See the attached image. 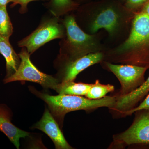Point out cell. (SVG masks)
<instances>
[{"mask_svg": "<svg viewBox=\"0 0 149 149\" xmlns=\"http://www.w3.org/2000/svg\"><path fill=\"white\" fill-rule=\"evenodd\" d=\"M149 68V16L141 11L132 20L129 36L116 47L104 54V61Z\"/></svg>", "mask_w": 149, "mask_h": 149, "instance_id": "cell-1", "label": "cell"}, {"mask_svg": "<svg viewBox=\"0 0 149 149\" xmlns=\"http://www.w3.org/2000/svg\"><path fill=\"white\" fill-rule=\"evenodd\" d=\"M34 95L47 104L50 111L62 128L65 114L78 110L91 111L99 108L106 107L111 109L114 106L116 96H105L102 99L92 100L82 96L59 95H50L29 87Z\"/></svg>", "mask_w": 149, "mask_h": 149, "instance_id": "cell-2", "label": "cell"}, {"mask_svg": "<svg viewBox=\"0 0 149 149\" xmlns=\"http://www.w3.org/2000/svg\"><path fill=\"white\" fill-rule=\"evenodd\" d=\"M62 22L65 27V35L60 45L61 60H75L89 54L103 52L96 35L85 33L78 26L73 15H67Z\"/></svg>", "mask_w": 149, "mask_h": 149, "instance_id": "cell-3", "label": "cell"}, {"mask_svg": "<svg viewBox=\"0 0 149 149\" xmlns=\"http://www.w3.org/2000/svg\"><path fill=\"white\" fill-rule=\"evenodd\" d=\"M132 12L119 2L104 0L94 4L90 19L89 29L92 34L104 29L110 36L118 33L130 19Z\"/></svg>", "mask_w": 149, "mask_h": 149, "instance_id": "cell-4", "label": "cell"}, {"mask_svg": "<svg viewBox=\"0 0 149 149\" xmlns=\"http://www.w3.org/2000/svg\"><path fill=\"white\" fill-rule=\"evenodd\" d=\"M21 59L16 72L10 77L3 80L4 84L15 81H29L38 83L45 89L56 90L60 83L58 78L41 72L32 63L30 55L25 47H22L18 54Z\"/></svg>", "mask_w": 149, "mask_h": 149, "instance_id": "cell-5", "label": "cell"}, {"mask_svg": "<svg viewBox=\"0 0 149 149\" xmlns=\"http://www.w3.org/2000/svg\"><path fill=\"white\" fill-rule=\"evenodd\" d=\"M65 29L58 17L47 19L30 35L18 42L19 47H25L31 55L46 43L56 39L65 37Z\"/></svg>", "mask_w": 149, "mask_h": 149, "instance_id": "cell-6", "label": "cell"}, {"mask_svg": "<svg viewBox=\"0 0 149 149\" xmlns=\"http://www.w3.org/2000/svg\"><path fill=\"white\" fill-rule=\"evenodd\" d=\"M132 124L125 131L113 135V146L141 145L149 146V110L135 112Z\"/></svg>", "mask_w": 149, "mask_h": 149, "instance_id": "cell-7", "label": "cell"}, {"mask_svg": "<svg viewBox=\"0 0 149 149\" xmlns=\"http://www.w3.org/2000/svg\"><path fill=\"white\" fill-rule=\"evenodd\" d=\"M107 69L113 73L121 87L116 96L129 94L141 86L145 81V74L148 68L128 64H117L104 61Z\"/></svg>", "mask_w": 149, "mask_h": 149, "instance_id": "cell-8", "label": "cell"}, {"mask_svg": "<svg viewBox=\"0 0 149 149\" xmlns=\"http://www.w3.org/2000/svg\"><path fill=\"white\" fill-rule=\"evenodd\" d=\"M103 52L91 53L75 60L63 61V64L59 71L60 82L74 81L80 72L89 67L103 61Z\"/></svg>", "mask_w": 149, "mask_h": 149, "instance_id": "cell-9", "label": "cell"}, {"mask_svg": "<svg viewBox=\"0 0 149 149\" xmlns=\"http://www.w3.org/2000/svg\"><path fill=\"white\" fill-rule=\"evenodd\" d=\"M32 128L39 129L47 134L53 142L56 149H73L65 140L59 125L47 108L45 109L42 118Z\"/></svg>", "mask_w": 149, "mask_h": 149, "instance_id": "cell-10", "label": "cell"}, {"mask_svg": "<svg viewBox=\"0 0 149 149\" xmlns=\"http://www.w3.org/2000/svg\"><path fill=\"white\" fill-rule=\"evenodd\" d=\"M13 113L7 105L0 104V131L4 134L10 141L19 149V140L29 136V132L19 129L11 122Z\"/></svg>", "mask_w": 149, "mask_h": 149, "instance_id": "cell-11", "label": "cell"}, {"mask_svg": "<svg viewBox=\"0 0 149 149\" xmlns=\"http://www.w3.org/2000/svg\"><path fill=\"white\" fill-rule=\"evenodd\" d=\"M149 93V75L144 83L135 91L124 95H116L115 104L111 109L121 114L137 106Z\"/></svg>", "mask_w": 149, "mask_h": 149, "instance_id": "cell-12", "label": "cell"}, {"mask_svg": "<svg viewBox=\"0 0 149 149\" xmlns=\"http://www.w3.org/2000/svg\"><path fill=\"white\" fill-rule=\"evenodd\" d=\"M0 54L6 61V74L4 78L10 77L19 67L21 59L10 43L9 40L0 35Z\"/></svg>", "mask_w": 149, "mask_h": 149, "instance_id": "cell-13", "label": "cell"}, {"mask_svg": "<svg viewBox=\"0 0 149 149\" xmlns=\"http://www.w3.org/2000/svg\"><path fill=\"white\" fill-rule=\"evenodd\" d=\"M92 85V84L76 83L74 81L61 82L58 85L56 92L59 95L85 96Z\"/></svg>", "mask_w": 149, "mask_h": 149, "instance_id": "cell-14", "label": "cell"}, {"mask_svg": "<svg viewBox=\"0 0 149 149\" xmlns=\"http://www.w3.org/2000/svg\"><path fill=\"white\" fill-rule=\"evenodd\" d=\"M79 4L72 0H51L48 7L54 16L59 17L76 9Z\"/></svg>", "mask_w": 149, "mask_h": 149, "instance_id": "cell-15", "label": "cell"}, {"mask_svg": "<svg viewBox=\"0 0 149 149\" xmlns=\"http://www.w3.org/2000/svg\"><path fill=\"white\" fill-rule=\"evenodd\" d=\"M114 86L110 84L104 85L100 83L99 80H96L92 85L85 95L86 97L92 100H97L105 97L107 94L114 91Z\"/></svg>", "mask_w": 149, "mask_h": 149, "instance_id": "cell-16", "label": "cell"}, {"mask_svg": "<svg viewBox=\"0 0 149 149\" xmlns=\"http://www.w3.org/2000/svg\"><path fill=\"white\" fill-rule=\"evenodd\" d=\"M6 7H0V35L9 40L13 33V28Z\"/></svg>", "mask_w": 149, "mask_h": 149, "instance_id": "cell-17", "label": "cell"}, {"mask_svg": "<svg viewBox=\"0 0 149 149\" xmlns=\"http://www.w3.org/2000/svg\"><path fill=\"white\" fill-rule=\"evenodd\" d=\"M143 109L149 110V93L140 104L130 110L123 113L120 115L122 116H130L134 113L135 112Z\"/></svg>", "mask_w": 149, "mask_h": 149, "instance_id": "cell-18", "label": "cell"}, {"mask_svg": "<svg viewBox=\"0 0 149 149\" xmlns=\"http://www.w3.org/2000/svg\"><path fill=\"white\" fill-rule=\"evenodd\" d=\"M148 0H125L124 6L130 11L138 9L144 5Z\"/></svg>", "mask_w": 149, "mask_h": 149, "instance_id": "cell-19", "label": "cell"}, {"mask_svg": "<svg viewBox=\"0 0 149 149\" xmlns=\"http://www.w3.org/2000/svg\"><path fill=\"white\" fill-rule=\"evenodd\" d=\"M36 1H45V0H18L17 4L20 5L21 7L19 9V12L21 13H24L27 10V5L30 2Z\"/></svg>", "mask_w": 149, "mask_h": 149, "instance_id": "cell-20", "label": "cell"}, {"mask_svg": "<svg viewBox=\"0 0 149 149\" xmlns=\"http://www.w3.org/2000/svg\"><path fill=\"white\" fill-rule=\"evenodd\" d=\"M18 0H0V7L7 6V5L10 3H13L11 5V7H13L17 5Z\"/></svg>", "mask_w": 149, "mask_h": 149, "instance_id": "cell-21", "label": "cell"}, {"mask_svg": "<svg viewBox=\"0 0 149 149\" xmlns=\"http://www.w3.org/2000/svg\"><path fill=\"white\" fill-rule=\"evenodd\" d=\"M142 11L149 16V0L144 5Z\"/></svg>", "mask_w": 149, "mask_h": 149, "instance_id": "cell-22", "label": "cell"}, {"mask_svg": "<svg viewBox=\"0 0 149 149\" xmlns=\"http://www.w3.org/2000/svg\"><path fill=\"white\" fill-rule=\"evenodd\" d=\"M122 1H123L125 2V0H122Z\"/></svg>", "mask_w": 149, "mask_h": 149, "instance_id": "cell-23", "label": "cell"}]
</instances>
